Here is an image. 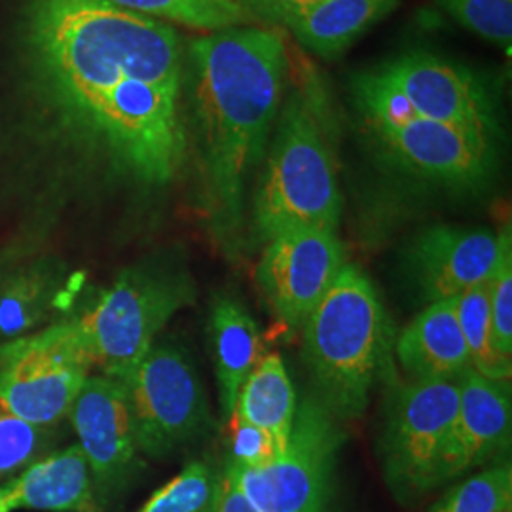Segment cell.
I'll use <instances>...</instances> for the list:
<instances>
[{
    "label": "cell",
    "mask_w": 512,
    "mask_h": 512,
    "mask_svg": "<svg viewBox=\"0 0 512 512\" xmlns=\"http://www.w3.org/2000/svg\"><path fill=\"white\" fill-rule=\"evenodd\" d=\"M319 0H243L249 14L258 21H266L272 25H283L296 12L308 8Z\"/></svg>",
    "instance_id": "obj_31"
},
{
    "label": "cell",
    "mask_w": 512,
    "mask_h": 512,
    "mask_svg": "<svg viewBox=\"0 0 512 512\" xmlns=\"http://www.w3.org/2000/svg\"><path fill=\"white\" fill-rule=\"evenodd\" d=\"M342 194L321 114L306 93L289 95L253 198V230L266 243L294 230H332Z\"/></svg>",
    "instance_id": "obj_4"
},
{
    "label": "cell",
    "mask_w": 512,
    "mask_h": 512,
    "mask_svg": "<svg viewBox=\"0 0 512 512\" xmlns=\"http://www.w3.org/2000/svg\"><path fill=\"white\" fill-rule=\"evenodd\" d=\"M397 359L416 382L459 380L471 368L454 300L429 304L416 315L397 340Z\"/></svg>",
    "instance_id": "obj_18"
},
{
    "label": "cell",
    "mask_w": 512,
    "mask_h": 512,
    "mask_svg": "<svg viewBox=\"0 0 512 512\" xmlns=\"http://www.w3.org/2000/svg\"><path fill=\"white\" fill-rule=\"evenodd\" d=\"M217 482L219 475L207 463L194 461L152 495L139 512H205Z\"/></svg>",
    "instance_id": "obj_25"
},
{
    "label": "cell",
    "mask_w": 512,
    "mask_h": 512,
    "mask_svg": "<svg viewBox=\"0 0 512 512\" xmlns=\"http://www.w3.org/2000/svg\"><path fill=\"white\" fill-rule=\"evenodd\" d=\"M0 492H2V484H0Z\"/></svg>",
    "instance_id": "obj_32"
},
{
    "label": "cell",
    "mask_w": 512,
    "mask_h": 512,
    "mask_svg": "<svg viewBox=\"0 0 512 512\" xmlns=\"http://www.w3.org/2000/svg\"><path fill=\"white\" fill-rule=\"evenodd\" d=\"M69 416L103 507L112 495L126 488L139 467L141 452L124 385L105 374H90Z\"/></svg>",
    "instance_id": "obj_14"
},
{
    "label": "cell",
    "mask_w": 512,
    "mask_h": 512,
    "mask_svg": "<svg viewBox=\"0 0 512 512\" xmlns=\"http://www.w3.org/2000/svg\"><path fill=\"white\" fill-rule=\"evenodd\" d=\"M71 319H61L0 348V410L38 427L69 416L92 372Z\"/></svg>",
    "instance_id": "obj_9"
},
{
    "label": "cell",
    "mask_w": 512,
    "mask_h": 512,
    "mask_svg": "<svg viewBox=\"0 0 512 512\" xmlns=\"http://www.w3.org/2000/svg\"><path fill=\"white\" fill-rule=\"evenodd\" d=\"M401 0H319L296 12L283 25L315 55L332 59L380 19L389 16Z\"/></svg>",
    "instance_id": "obj_19"
},
{
    "label": "cell",
    "mask_w": 512,
    "mask_h": 512,
    "mask_svg": "<svg viewBox=\"0 0 512 512\" xmlns=\"http://www.w3.org/2000/svg\"><path fill=\"white\" fill-rule=\"evenodd\" d=\"M429 512H512V469L501 461L465 478L439 497Z\"/></svg>",
    "instance_id": "obj_24"
},
{
    "label": "cell",
    "mask_w": 512,
    "mask_h": 512,
    "mask_svg": "<svg viewBox=\"0 0 512 512\" xmlns=\"http://www.w3.org/2000/svg\"><path fill=\"white\" fill-rule=\"evenodd\" d=\"M296 414V393L281 355L260 357L239 389L234 416L266 429L287 444Z\"/></svg>",
    "instance_id": "obj_21"
},
{
    "label": "cell",
    "mask_w": 512,
    "mask_h": 512,
    "mask_svg": "<svg viewBox=\"0 0 512 512\" xmlns=\"http://www.w3.org/2000/svg\"><path fill=\"white\" fill-rule=\"evenodd\" d=\"M209 329L220 410L222 418L230 420L241 385L260 361V330L251 313L232 298H219L213 304Z\"/></svg>",
    "instance_id": "obj_20"
},
{
    "label": "cell",
    "mask_w": 512,
    "mask_h": 512,
    "mask_svg": "<svg viewBox=\"0 0 512 512\" xmlns=\"http://www.w3.org/2000/svg\"><path fill=\"white\" fill-rule=\"evenodd\" d=\"M509 236V228L495 234L486 228L431 226L406 247L404 274L427 306L454 300L490 281Z\"/></svg>",
    "instance_id": "obj_13"
},
{
    "label": "cell",
    "mask_w": 512,
    "mask_h": 512,
    "mask_svg": "<svg viewBox=\"0 0 512 512\" xmlns=\"http://www.w3.org/2000/svg\"><path fill=\"white\" fill-rule=\"evenodd\" d=\"M14 511H101L92 469L78 444L37 459L2 484L0 512Z\"/></svg>",
    "instance_id": "obj_16"
},
{
    "label": "cell",
    "mask_w": 512,
    "mask_h": 512,
    "mask_svg": "<svg viewBox=\"0 0 512 512\" xmlns=\"http://www.w3.org/2000/svg\"><path fill=\"white\" fill-rule=\"evenodd\" d=\"M459 382L458 414L437 471V488L509 450L511 384L469 368Z\"/></svg>",
    "instance_id": "obj_15"
},
{
    "label": "cell",
    "mask_w": 512,
    "mask_h": 512,
    "mask_svg": "<svg viewBox=\"0 0 512 512\" xmlns=\"http://www.w3.org/2000/svg\"><path fill=\"white\" fill-rule=\"evenodd\" d=\"M368 73L421 118L494 137L492 97L471 71L427 52H410Z\"/></svg>",
    "instance_id": "obj_12"
},
{
    "label": "cell",
    "mask_w": 512,
    "mask_h": 512,
    "mask_svg": "<svg viewBox=\"0 0 512 512\" xmlns=\"http://www.w3.org/2000/svg\"><path fill=\"white\" fill-rule=\"evenodd\" d=\"M50 431L0 410V478H12L44 458Z\"/></svg>",
    "instance_id": "obj_26"
},
{
    "label": "cell",
    "mask_w": 512,
    "mask_h": 512,
    "mask_svg": "<svg viewBox=\"0 0 512 512\" xmlns=\"http://www.w3.org/2000/svg\"><path fill=\"white\" fill-rule=\"evenodd\" d=\"M440 6L478 37L511 48L512 0H437Z\"/></svg>",
    "instance_id": "obj_27"
},
{
    "label": "cell",
    "mask_w": 512,
    "mask_h": 512,
    "mask_svg": "<svg viewBox=\"0 0 512 512\" xmlns=\"http://www.w3.org/2000/svg\"><path fill=\"white\" fill-rule=\"evenodd\" d=\"M73 293L69 275L52 260L0 272V348L44 329Z\"/></svg>",
    "instance_id": "obj_17"
},
{
    "label": "cell",
    "mask_w": 512,
    "mask_h": 512,
    "mask_svg": "<svg viewBox=\"0 0 512 512\" xmlns=\"http://www.w3.org/2000/svg\"><path fill=\"white\" fill-rule=\"evenodd\" d=\"M194 293L183 264L143 260L126 268L109 291L71 323L92 366L120 380L156 344L171 317L194 300Z\"/></svg>",
    "instance_id": "obj_5"
},
{
    "label": "cell",
    "mask_w": 512,
    "mask_h": 512,
    "mask_svg": "<svg viewBox=\"0 0 512 512\" xmlns=\"http://www.w3.org/2000/svg\"><path fill=\"white\" fill-rule=\"evenodd\" d=\"M459 327L471 357V368L484 378L509 382L511 380V357L501 353L495 344L494 327L488 283L454 298Z\"/></svg>",
    "instance_id": "obj_22"
},
{
    "label": "cell",
    "mask_w": 512,
    "mask_h": 512,
    "mask_svg": "<svg viewBox=\"0 0 512 512\" xmlns=\"http://www.w3.org/2000/svg\"><path fill=\"white\" fill-rule=\"evenodd\" d=\"M112 4L147 16L173 21L190 29L217 33L224 29L253 25L255 18L243 0H109Z\"/></svg>",
    "instance_id": "obj_23"
},
{
    "label": "cell",
    "mask_w": 512,
    "mask_h": 512,
    "mask_svg": "<svg viewBox=\"0 0 512 512\" xmlns=\"http://www.w3.org/2000/svg\"><path fill=\"white\" fill-rule=\"evenodd\" d=\"M256 283L275 315L300 329L344 270L346 251L332 230H294L264 243Z\"/></svg>",
    "instance_id": "obj_11"
},
{
    "label": "cell",
    "mask_w": 512,
    "mask_h": 512,
    "mask_svg": "<svg viewBox=\"0 0 512 512\" xmlns=\"http://www.w3.org/2000/svg\"><path fill=\"white\" fill-rule=\"evenodd\" d=\"M302 327L313 399L336 420L363 416L391 344L387 311L372 281L346 264Z\"/></svg>",
    "instance_id": "obj_3"
},
{
    "label": "cell",
    "mask_w": 512,
    "mask_h": 512,
    "mask_svg": "<svg viewBox=\"0 0 512 512\" xmlns=\"http://www.w3.org/2000/svg\"><path fill=\"white\" fill-rule=\"evenodd\" d=\"M287 69V46L274 29L245 25L190 44L203 215L232 255L245 226V186L266 154Z\"/></svg>",
    "instance_id": "obj_1"
},
{
    "label": "cell",
    "mask_w": 512,
    "mask_h": 512,
    "mask_svg": "<svg viewBox=\"0 0 512 512\" xmlns=\"http://www.w3.org/2000/svg\"><path fill=\"white\" fill-rule=\"evenodd\" d=\"M230 427H232V458L230 461L236 463L239 467H262L274 461L287 444L281 440L275 439L274 435L266 429H260L253 423L239 420L238 416L232 414L230 418Z\"/></svg>",
    "instance_id": "obj_29"
},
{
    "label": "cell",
    "mask_w": 512,
    "mask_h": 512,
    "mask_svg": "<svg viewBox=\"0 0 512 512\" xmlns=\"http://www.w3.org/2000/svg\"><path fill=\"white\" fill-rule=\"evenodd\" d=\"M355 103L385 152L412 175L448 184L475 186L492 169V137L421 118L370 73L355 80Z\"/></svg>",
    "instance_id": "obj_6"
},
{
    "label": "cell",
    "mask_w": 512,
    "mask_h": 512,
    "mask_svg": "<svg viewBox=\"0 0 512 512\" xmlns=\"http://www.w3.org/2000/svg\"><path fill=\"white\" fill-rule=\"evenodd\" d=\"M458 404V380H412L389 395L380 463L385 482L399 503H412L437 488V471Z\"/></svg>",
    "instance_id": "obj_10"
},
{
    "label": "cell",
    "mask_w": 512,
    "mask_h": 512,
    "mask_svg": "<svg viewBox=\"0 0 512 512\" xmlns=\"http://www.w3.org/2000/svg\"><path fill=\"white\" fill-rule=\"evenodd\" d=\"M205 512H258L249 497L241 492L236 478L228 469L219 475L213 499Z\"/></svg>",
    "instance_id": "obj_30"
},
{
    "label": "cell",
    "mask_w": 512,
    "mask_h": 512,
    "mask_svg": "<svg viewBox=\"0 0 512 512\" xmlns=\"http://www.w3.org/2000/svg\"><path fill=\"white\" fill-rule=\"evenodd\" d=\"M25 46L59 118L131 76L184 80L177 31L109 0H29Z\"/></svg>",
    "instance_id": "obj_2"
},
{
    "label": "cell",
    "mask_w": 512,
    "mask_h": 512,
    "mask_svg": "<svg viewBox=\"0 0 512 512\" xmlns=\"http://www.w3.org/2000/svg\"><path fill=\"white\" fill-rule=\"evenodd\" d=\"M342 440L338 420L306 397L296 406L287 446L274 461L255 469L228 461L226 469L258 512H330Z\"/></svg>",
    "instance_id": "obj_8"
},
{
    "label": "cell",
    "mask_w": 512,
    "mask_h": 512,
    "mask_svg": "<svg viewBox=\"0 0 512 512\" xmlns=\"http://www.w3.org/2000/svg\"><path fill=\"white\" fill-rule=\"evenodd\" d=\"M118 382L128 397L141 454L167 458L211 429V412L198 368L181 346L156 342Z\"/></svg>",
    "instance_id": "obj_7"
},
{
    "label": "cell",
    "mask_w": 512,
    "mask_h": 512,
    "mask_svg": "<svg viewBox=\"0 0 512 512\" xmlns=\"http://www.w3.org/2000/svg\"><path fill=\"white\" fill-rule=\"evenodd\" d=\"M495 344L501 353L512 357V243L505 239L494 274L488 281Z\"/></svg>",
    "instance_id": "obj_28"
}]
</instances>
